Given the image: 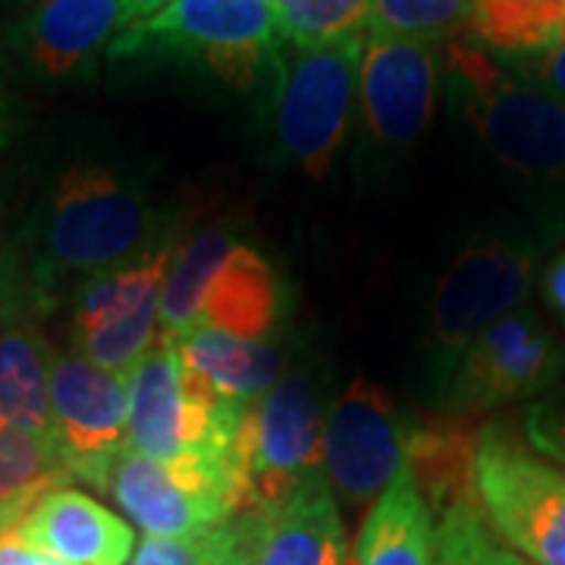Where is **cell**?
<instances>
[{
    "label": "cell",
    "instance_id": "ffe728a7",
    "mask_svg": "<svg viewBox=\"0 0 565 565\" xmlns=\"http://www.w3.org/2000/svg\"><path fill=\"white\" fill-rule=\"evenodd\" d=\"M54 349L39 330L10 323L0 330V430L54 437L51 371Z\"/></svg>",
    "mask_w": 565,
    "mask_h": 565
},
{
    "label": "cell",
    "instance_id": "1f68e13d",
    "mask_svg": "<svg viewBox=\"0 0 565 565\" xmlns=\"http://www.w3.org/2000/svg\"><path fill=\"white\" fill-rule=\"evenodd\" d=\"M544 302L556 323L565 330V248L544 270Z\"/></svg>",
    "mask_w": 565,
    "mask_h": 565
},
{
    "label": "cell",
    "instance_id": "484cf974",
    "mask_svg": "<svg viewBox=\"0 0 565 565\" xmlns=\"http://www.w3.org/2000/svg\"><path fill=\"white\" fill-rule=\"evenodd\" d=\"M468 13L471 0H374L367 32L446 44L468 32Z\"/></svg>",
    "mask_w": 565,
    "mask_h": 565
},
{
    "label": "cell",
    "instance_id": "4dcf8cb0",
    "mask_svg": "<svg viewBox=\"0 0 565 565\" xmlns=\"http://www.w3.org/2000/svg\"><path fill=\"white\" fill-rule=\"evenodd\" d=\"M32 505H35V500L0 505V565H44V559H47L22 541V519Z\"/></svg>",
    "mask_w": 565,
    "mask_h": 565
},
{
    "label": "cell",
    "instance_id": "d6986e66",
    "mask_svg": "<svg viewBox=\"0 0 565 565\" xmlns=\"http://www.w3.org/2000/svg\"><path fill=\"white\" fill-rule=\"evenodd\" d=\"M437 522L403 465L396 481L367 512L352 565H434Z\"/></svg>",
    "mask_w": 565,
    "mask_h": 565
},
{
    "label": "cell",
    "instance_id": "603a6c76",
    "mask_svg": "<svg viewBox=\"0 0 565 565\" xmlns=\"http://www.w3.org/2000/svg\"><path fill=\"white\" fill-rule=\"evenodd\" d=\"M239 243L230 230H202L173 245V262L161 292V333L177 337L199 323L202 299L214 270Z\"/></svg>",
    "mask_w": 565,
    "mask_h": 565
},
{
    "label": "cell",
    "instance_id": "5bb4252c",
    "mask_svg": "<svg viewBox=\"0 0 565 565\" xmlns=\"http://www.w3.org/2000/svg\"><path fill=\"white\" fill-rule=\"evenodd\" d=\"M22 541L66 565H122L132 556V527L82 490L54 487L22 519Z\"/></svg>",
    "mask_w": 565,
    "mask_h": 565
},
{
    "label": "cell",
    "instance_id": "d6a6232c",
    "mask_svg": "<svg viewBox=\"0 0 565 565\" xmlns=\"http://www.w3.org/2000/svg\"><path fill=\"white\" fill-rule=\"evenodd\" d=\"M17 292H20V280H17V274H13V264H10V258L0 252V315L13 311Z\"/></svg>",
    "mask_w": 565,
    "mask_h": 565
},
{
    "label": "cell",
    "instance_id": "2e32d148",
    "mask_svg": "<svg viewBox=\"0 0 565 565\" xmlns=\"http://www.w3.org/2000/svg\"><path fill=\"white\" fill-rule=\"evenodd\" d=\"M248 565H345L343 515L323 475L255 512Z\"/></svg>",
    "mask_w": 565,
    "mask_h": 565
},
{
    "label": "cell",
    "instance_id": "4fadbf2b",
    "mask_svg": "<svg viewBox=\"0 0 565 565\" xmlns=\"http://www.w3.org/2000/svg\"><path fill=\"white\" fill-rule=\"evenodd\" d=\"M126 25L120 0H39L20 25V51L44 79H73Z\"/></svg>",
    "mask_w": 565,
    "mask_h": 565
},
{
    "label": "cell",
    "instance_id": "5b68a950",
    "mask_svg": "<svg viewBox=\"0 0 565 565\" xmlns=\"http://www.w3.org/2000/svg\"><path fill=\"white\" fill-rule=\"evenodd\" d=\"M475 490L487 525L527 565H565V471L503 424L481 427Z\"/></svg>",
    "mask_w": 565,
    "mask_h": 565
},
{
    "label": "cell",
    "instance_id": "d4e9b609",
    "mask_svg": "<svg viewBox=\"0 0 565 565\" xmlns=\"http://www.w3.org/2000/svg\"><path fill=\"white\" fill-rule=\"evenodd\" d=\"M255 512H243L199 537H145L132 565H248Z\"/></svg>",
    "mask_w": 565,
    "mask_h": 565
},
{
    "label": "cell",
    "instance_id": "ac0fdd59",
    "mask_svg": "<svg viewBox=\"0 0 565 565\" xmlns=\"http://www.w3.org/2000/svg\"><path fill=\"white\" fill-rule=\"evenodd\" d=\"M280 321V286L258 248L236 243L214 270L199 311L202 327L267 340Z\"/></svg>",
    "mask_w": 565,
    "mask_h": 565
},
{
    "label": "cell",
    "instance_id": "f1b7e54d",
    "mask_svg": "<svg viewBox=\"0 0 565 565\" xmlns=\"http://www.w3.org/2000/svg\"><path fill=\"white\" fill-rule=\"evenodd\" d=\"M509 70L515 73L519 79L531 82L537 88H544L546 95L565 102V41L550 47V51H541V54H527V57H509V61H500Z\"/></svg>",
    "mask_w": 565,
    "mask_h": 565
},
{
    "label": "cell",
    "instance_id": "e575fe53",
    "mask_svg": "<svg viewBox=\"0 0 565 565\" xmlns=\"http://www.w3.org/2000/svg\"><path fill=\"white\" fill-rule=\"evenodd\" d=\"M7 136H10V95H7V85L0 79V151L7 145Z\"/></svg>",
    "mask_w": 565,
    "mask_h": 565
},
{
    "label": "cell",
    "instance_id": "8992f818",
    "mask_svg": "<svg viewBox=\"0 0 565 565\" xmlns=\"http://www.w3.org/2000/svg\"><path fill=\"white\" fill-rule=\"evenodd\" d=\"M236 468L245 512H264L321 475L323 418L308 377L286 374L245 408L236 434Z\"/></svg>",
    "mask_w": 565,
    "mask_h": 565
},
{
    "label": "cell",
    "instance_id": "f546056e",
    "mask_svg": "<svg viewBox=\"0 0 565 565\" xmlns=\"http://www.w3.org/2000/svg\"><path fill=\"white\" fill-rule=\"evenodd\" d=\"M527 440L553 462L565 465V396L544 399L527 412Z\"/></svg>",
    "mask_w": 565,
    "mask_h": 565
},
{
    "label": "cell",
    "instance_id": "277c9868",
    "mask_svg": "<svg viewBox=\"0 0 565 565\" xmlns=\"http://www.w3.org/2000/svg\"><path fill=\"white\" fill-rule=\"evenodd\" d=\"M364 39L352 35L330 44L282 41L270 76V129L286 161L323 180L345 139L352 104L359 102Z\"/></svg>",
    "mask_w": 565,
    "mask_h": 565
},
{
    "label": "cell",
    "instance_id": "6da1fadb",
    "mask_svg": "<svg viewBox=\"0 0 565 565\" xmlns=\"http://www.w3.org/2000/svg\"><path fill=\"white\" fill-rule=\"evenodd\" d=\"M167 245V214L141 189L102 163H73L32 226V289L44 302L63 282L82 286Z\"/></svg>",
    "mask_w": 565,
    "mask_h": 565
},
{
    "label": "cell",
    "instance_id": "83f0119b",
    "mask_svg": "<svg viewBox=\"0 0 565 565\" xmlns=\"http://www.w3.org/2000/svg\"><path fill=\"white\" fill-rule=\"evenodd\" d=\"M434 565H527L493 541L481 505H462L437 522Z\"/></svg>",
    "mask_w": 565,
    "mask_h": 565
},
{
    "label": "cell",
    "instance_id": "836d02e7",
    "mask_svg": "<svg viewBox=\"0 0 565 565\" xmlns=\"http://www.w3.org/2000/svg\"><path fill=\"white\" fill-rule=\"evenodd\" d=\"M120 3L122 10H126V17H129V25H132V22H141L148 20V17H154V13H161L170 0H120Z\"/></svg>",
    "mask_w": 565,
    "mask_h": 565
},
{
    "label": "cell",
    "instance_id": "e0dca14e",
    "mask_svg": "<svg viewBox=\"0 0 565 565\" xmlns=\"http://www.w3.org/2000/svg\"><path fill=\"white\" fill-rule=\"evenodd\" d=\"M481 446L478 415L440 412L408 424L405 468L430 509L434 522L462 505H478L475 465Z\"/></svg>",
    "mask_w": 565,
    "mask_h": 565
},
{
    "label": "cell",
    "instance_id": "7402d4cb",
    "mask_svg": "<svg viewBox=\"0 0 565 565\" xmlns=\"http://www.w3.org/2000/svg\"><path fill=\"white\" fill-rule=\"evenodd\" d=\"M170 262H173V245L136 264H126L120 270L82 282L73 302V337L102 330L107 323L136 315L145 305L161 302Z\"/></svg>",
    "mask_w": 565,
    "mask_h": 565
},
{
    "label": "cell",
    "instance_id": "3957f363",
    "mask_svg": "<svg viewBox=\"0 0 565 565\" xmlns=\"http://www.w3.org/2000/svg\"><path fill=\"white\" fill-rule=\"evenodd\" d=\"M282 41L267 0H170L161 13L126 25L107 54L114 63H189L233 88H252Z\"/></svg>",
    "mask_w": 565,
    "mask_h": 565
},
{
    "label": "cell",
    "instance_id": "7c38bea8",
    "mask_svg": "<svg viewBox=\"0 0 565 565\" xmlns=\"http://www.w3.org/2000/svg\"><path fill=\"white\" fill-rule=\"evenodd\" d=\"M437 85L440 57L434 44L367 32L359 73V107L367 139L386 151L412 145L434 117Z\"/></svg>",
    "mask_w": 565,
    "mask_h": 565
},
{
    "label": "cell",
    "instance_id": "7a4b0ae2",
    "mask_svg": "<svg viewBox=\"0 0 565 565\" xmlns=\"http://www.w3.org/2000/svg\"><path fill=\"white\" fill-rule=\"evenodd\" d=\"M446 95L512 173L565 185V102L519 79L468 39L446 41Z\"/></svg>",
    "mask_w": 565,
    "mask_h": 565
},
{
    "label": "cell",
    "instance_id": "52a82bcc",
    "mask_svg": "<svg viewBox=\"0 0 565 565\" xmlns=\"http://www.w3.org/2000/svg\"><path fill=\"white\" fill-rule=\"evenodd\" d=\"M534 255L500 236H475L446 267L430 299V367L444 384L468 345L522 302Z\"/></svg>",
    "mask_w": 565,
    "mask_h": 565
},
{
    "label": "cell",
    "instance_id": "ba28073f",
    "mask_svg": "<svg viewBox=\"0 0 565 565\" xmlns=\"http://www.w3.org/2000/svg\"><path fill=\"white\" fill-rule=\"evenodd\" d=\"M565 367V345L531 311H512L459 355L440 384L444 412L478 415L550 390Z\"/></svg>",
    "mask_w": 565,
    "mask_h": 565
},
{
    "label": "cell",
    "instance_id": "44dd1931",
    "mask_svg": "<svg viewBox=\"0 0 565 565\" xmlns=\"http://www.w3.org/2000/svg\"><path fill=\"white\" fill-rule=\"evenodd\" d=\"M468 35L497 61L541 54L565 41V0H471Z\"/></svg>",
    "mask_w": 565,
    "mask_h": 565
},
{
    "label": "cell",
    "instance_id": "30bf717a",
    "mask_svg": "<svg viewBox=\"0 0 565 565\" xmlns=\"http://www.w3.org/2000/svg\"><path fill=\"white\" fill-rule=\"evenodd\" d=\"M107 493L148 537H199L243 515L233 478L195 465H170L122 449Z\"/></svg>",
    "mask_w": 565,
    "mask_h": 565
},
{
    "label": "cell",
    "instance_id": "4316f807",
    "mask_svg": "<svg viewBox=\"0 0 565 565\" xmlns=\"http://www.w3.org/2000/svg\"><path fill=\"white\" fill-rule=\"evenodd\" d=\"M374 0H292L277 10L282 39L292 44H330L364 35Z\"/></svg>",
    "mask_w": 565,
    "mask_h": 565
},
{
    "label": "cell",
    "instance_id": "d590c367",
    "mask_svg": "<svg viewBox=\"0 0 565 565\" xmlns=\"http://www.w3.org/2000/svg\"><path fill=\"white\" fill-rule=\"evenodd\" d=\"M44 565H66V563H57V559H44Z\"/></svg>",
    "mask_w": 565,
    "mask_h": 565
},
{
    "label": "cell",
    "instance_id": "8fae6325",
    "mask_svg": "<svg viewBox=\"0 0 565 565\" xmlns=\"http://www.w3.org/2000/svg\"><path fill=\"white\" fill-rule=\"evenodd\" d=\"M51 422L70 478L107 490L114 462L126 449L129 377L104 371L79 352L57 355L51 371Z\"/></svg>",
    "mask_w": 565,
    "mask_h": 565
},
{
    "label": "cell",
    "instance_id": "9a60e30c",
    "mask_svg": "<svg viewBox=\"0 0 565 565\" xmlns=\"http://www.w3.org/2000/svg\"><path fill=\"white\" fill-rule=\"evenodd\" d=\"M182 377L204 399L248 408L280 384L282 352L270 340H245L214 327H189L177 337Z\"/></svg>",
    "mask_w": 565,
    "mask_h": 565
},
{
    "label": "cell",
    "instance_id": "9c48e42d",
    "mask_svg": "<svg viewBox=\"0 0 565 565\" xmlns=\"http://www.w3.org/2000/svg\"><path fill=\"white\" fill-rule=\"evenodd\" d=\"M399 403L384 386L355 377L323 422V471L333 497L352 512L374 505L405 465Z\"/></svg>",
    "mask_w": 565,
    "mask_h": 565
},
{
    "label": "cell",
    "instance_id": "cb8c5ba5",
    "mask_svg": "<svg viewBox=\"0 0 565 565\" xmlns=\"http://www.w3.org/2000/svg\"><path fill=\"white\" fill-rule=\"evenodd\" d=\"M63 481H70V471L54 437L0 430V505L39 500Z\"/></svg>",
    "mask_w": 565,
    "mask_h": 565
}]
</instances>
